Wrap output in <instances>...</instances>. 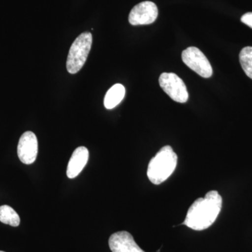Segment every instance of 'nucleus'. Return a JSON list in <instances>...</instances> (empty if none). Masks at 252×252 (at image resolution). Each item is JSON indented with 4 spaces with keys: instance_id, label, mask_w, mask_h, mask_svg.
<instances>
[{
    "instance_id": "obj_1",
    "label": "nucleus",
    "mask_w": 252,
    "mask_h": 252,
    "mask_svg": "<svg viewBox=\"0 0 252 252\" xmlns=\"http://www.w3.org/2000/svg\"><path fill=\"white\" fill-rule=\"evenodd\" d=\"M222 198L217 190H210L204 198L197 199L189 207L182 224L195 230H203L211 226L220 215Z\"/></svg>"
},
{
    "instance_id": "obj_2",
    "label": "nucleus",
    "mask_w": 252,
    "mask_h": 252,
    "mask_svg": "<svg viewBox=\"0 0 252 252\" xmlns=\"http://www.w3.org/2000/svg\"><path fill=\"white\" fill-rule=\"evenodd\" d=\"M177 156L170 146H165L150 160L147 177L154 185H158L167 180L175 170Z\"/></svg>"
},
{
    "instance_id": "obj_3",
    "label": "nucleus",
    "mask_w": 252,
    "mask_h": 252,
    "mask_svg": "<svg viewBox=\"0 0 252 252\" xmlns=\"http://www.w3.org/2000/svg\"><path fill=\"white\" fill-rule=\"evenodd\" d=\"M91 32L81 33L72 43L67 60V69L70 74H76L84 67L92 46Z\"/></svg>"
},
{
    "instance_id": "obj_4",
    "label": "nucleus",
    "mask_w": 252,
    "mask_h": 252,
    "mask_svg": "<svg viewBox=\"0 0 252 252\" xmlns=\"http://www.w3.org/2000/svg\"><path fill=\"white\" fill-rule=\"evenodd\" d=\"M159 84L170 98L180 103L187 102L189 94L185 82L174 73H162L159 78Z\"/></svg>"
},
{
    "instance_id": "obj_5",
    "label": "nucleus",
    "mask_w": 252,
    "mask_h": 252,
    "mask_svg": "<svg viewBox=\"0 0 252 252\" xmlns=\"http://www.w3.org/2000/svg\"><path fill=\"white\" fill-rule=\"evenodd\" d=\"M182 59L185 64L200 77H212V67L206 56L196 47H189L182 52Z\"/></svg>"
},
{
    "instance_id": "obj_6",
    "label": "nucleus",
    "mask_w": 252,
    "mask_h": 252,
    "mask_svg": "<svg viewBox=\"0 0 252 252\" xmlns=\"http://www.w3.org/2000/svg\"><path fill=\"white\" fill-rule=\"evenodd\" d=\"M158 11L152 1H146L136 5L129 14V22L132 26L149 25L157 20Z\"/></svg>"
},
{
    "instance_id": "obj_7",
    "label": "nucleus",
    "mask_w": 252,
    "mask_h": 252,
    "mask_svg": "<svg viewBox=\"0 0 252 252\" xmlns=\"http://www.w3.org/2000/svg\"><path fill=\"white\" fill-rule=\"evenodd\" d=\"M38 154V141L35 134L31 131L24 132L18 144V156L20 160L31 165L36 160Z\"/></svg>"
},
{
    "instance_id": "obj_8",
    "label": "nucleus",
    "mask_w": 252,
    "mask_h": 252,
    "mask_svg": "<svg viewBox=\"0 0 252 252\" xmlns=\"http://www.w3.org/2000/svg\"><path fill=\"white\" fill-rule=\"evenodd\" d=\"M112 252H145L135 243L132 235L127 231L114 233L109 239Z\"/></svg>"
},
{
    "instance_id": "obj_9",
    "label": "nucleus",
    "mask_w": 252,
    "mask_h": 252,
    "mask_svg": "<svg viewBox=\"0 0 252 252\" xmlns=\"http://www.w3.org/2000/svg\"><path fill=\"white\" fill-rule=\"evenodd\" d=\"M89 158V152L85 147H79L74 150L68 163L67 175L68 178L74 179L82 171Z\"/></svg>"
},
{
    "instance_id": "obj_10",
    "label": "nucleus",
    "mask_w": 252,
    "mask_h": 252,
    "mask_svg": "<svg viewBox=\"0 0 252 252\" xmlns=\"http://www.w3.org/2000/svg\"><path fill=\"white\" fill-rule=\"evenodd\" d=\"M126 89L122 84H117L109 89L104 99V107L112 109L121 103L125 97Z\"/></svg>"
},
{
    "instance_id": "obj_11",
    "label": "nucleus",
    "mask_w": 252,
    "mask_h": 252,
    "mask_svg": "<svg viewBox=\"0 0 252 252\" xmlns=\"http://www.w3.org/2000/svg\"><path fill=\"white\" fill-rule=\"evenodd\" d=\"M0 221L11 226H18L21 222L19 215L9 205L0 206Z\"/></svg>"
},
{
    "instance_id": "obj_12",
    "label": "nucleus",
    "mask_w": 252,
    "mask_h": 252,
    "mask_svg": "<svg viewBox=\"0 0 252 252\" xmlns=\"http://www.w3.org/2000/svg\"><path fill=\"white\" fill-rule=\"evenodd\" d=\"M240 63L248 77L252 79V47L248 46L242 49L240 54Z\"/></svg>"
},
{
    "instance_id": "obj_13",
    "label": "nucleus",
    "mask_w": 252,
    "mask_h": 252,
    "mask_svg": "<svg viewBox=\"0 0 252 252\" xmlns=\"http://www.w3.org/2000/svg\"><path fill=\"white\" fill-rule=\"evenodd\" d=\"M241 21L249 27L252 28V12L244 14L241 18Z\"/></svg>"
},
{
    "instance_id": "obj_14",
    "label": "nucleus",
    "mask_w": 252,
    "mask_h": 252,
    "mask_svg": "<svg viewBox=\"0 0 252 252\" xmlns=\"http://www.w3.org/2000/svg\"><path fill=\"white\" fill-rule=\"evenodd\" d=\"M0 252H2V251H0Z\"/></svg>"
}]
</instances>
